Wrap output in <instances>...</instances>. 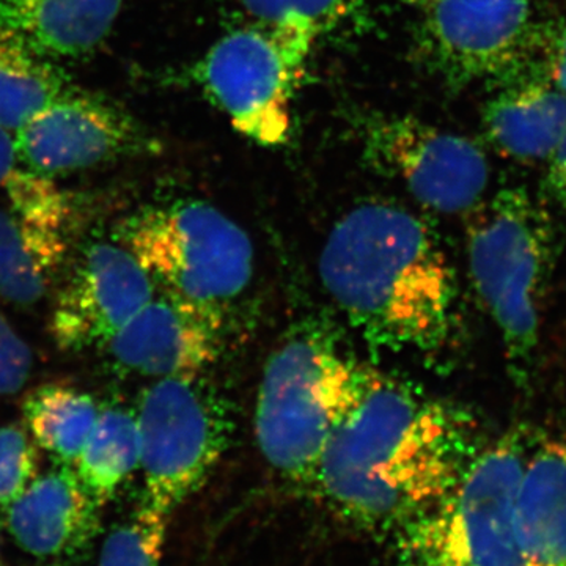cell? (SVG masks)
I'll return each mask as SVG.
<instances>
[{
	"label": "cell",
	"mask_w": 566,
	"mask_h": 566,
	"mask_svg": "<svg viewBox=\"0 0 566 566\" xmlns=\"http://www.w3.org/2000/svg\"><path fill=\"white\" fill-rule=\"evenodd\" d=\"M483 446L464 406L368 368L314 483L349 520L395 531L441 501Z\"/></svg>",
	"instance_id": "1"
},
{
	"label": "cell",
	"mask_w": 566,
	"mask_h": 566,
	"mask_svg": "<svg viewBox=\"0 0 566 566\" xmlns=\"http://www.w3.org/2000/svg\"><path fill=\"white\" fill-rule=\"evenodd\" d=\"M318 270L371 348L430 354L455 334V270L430 223L401 205L367 200L346 211L327 234Z\"/></svg>",
	"instance_id": "2"
},
{
	"label": "cell",
	"mask_w": 566,
	"mask_h": 566,
	"mask_svg": "<svg viewBox=\"0 0 566 566\" xmlns=\"http://www.w3.org/2000/svg\"><path fill=\"white\" fill-rule=\"evenodd\" d=\"M472 283L504 344L506 370L527 392L538 367L539 331L556 259V230L542 202L505 188L468 212Z\"/></svg>",
	"instance_id": "3"
},
{
	"label": "cell",
	"mask_w": 566,
	"mask_h": 566,
	"mask_svg": "<svg viewBox=\"0 0 566 566\" xmlns=\"http://www.w3.org/2000/svg\"><path fill=\"white\" fill-rule=\"evenodd\" d=\"M367 374L322 327L294 329L268 359L256 395L255 438L268 464L294 482L314 483Z\"/></svg>",
	"instance_id": "4"
},
{
	"label": "cell",
	"mask_w": 566,
	"mask_h": 566,
	"mask_svg": "<svg viewBox=\"0 0 566 566\" xmlns=\"http://www.w3.org/2000/svg\"><path fill=\"white\" fill-rule=\"evenodd\" d=\"M536 431L516 424L482 447L436 504L395 528L398 566H520L515 510Z\"/></svg>",
	"instance_id": "5"
},
{
	"label": "cell",
	"mask_w": 566,
	"mask_h": 566,
	"mask_svg": "<svg viewBox=\"0 0 566 566\" xmlns=\"http://www.w3.org/2000/svg\"><path fill=\"white\" fill-rule=\"evenodd\" d=\"M115 241L164 292L222 312L251 285V237L203 200L150 205L123 219Z\"/></svg>",
	"instance_id": "6"
},
{
	"label": "cell",
	"mask_w": 566,
	"mask_h": 566,
	"mask_svg": "<svg viewBox=\"0 0 566 566\" xmlns=\"http://www.w3.org/2000/svg\"><path fill=\"white\" fill-rule=\"evenodd\" d=\"M142 504L172 516L226 455L237 431L230 401L203 375L156 379L136 412Z\"/></svg>",
	"instance_id": "7"
},
{
	"label": "cell",
	"mask_w": 566,
	"mask_h": 566,
	"mask_svg": "<svg viewBox=\"0 0 566 566\" xmlns=\"http://www.w3.org/2000/svg\"><path fill=\"white\" fill-rule=\"evenodd\" d=\"M312 50L296 36L240 25L193 62L186 77L241 136L279 147L292 136L293 96Z\"/></svg>",
	"instance_id": "8"
},
{
	"label": "cell",
	"mask_w": 566,
	"mask_h": 566,
	"mask_svg": "<svg viewBox=\"0 0 566 566\" xmlns=\"http://www.w3.org/2000/svg\"><path fill=\"white\" fill-rule=\"evenodd\" d=\"M532 0H434L416 28L417 61L452 88L497 82L545 51Z\"/></svg>",
	"instance_id": "9"
},
{
	"label": "cell",
	"mask_w": 566,
	"mask_h": 566,
	"mask_svg": "<svg viewBox=\"0 0 566 566\" xmlns=\"http://www.w3.org/2000/svg\"><path fill=\"white\" fill-rule=\"evenodd\" d=\"M365 161L442 214L474 210L485 199L490 163L476 142L409 115L378 114L359 125Z\"/></svg>",
	"instance_id": "10"
},
{
	"label": "cell",
	"mask_w": 566,
	"mask_h": 566,
	"mask_svg": "<svg viewBox=\"0 0 566 566\" xmlns=\"http://www.w3.org/2000/svg\"><path fill=\"white\" fill-rule=\"evenodd\" d=\"M14 144L18 163L48 178L155 151L132 114L76 85L18 129Z\"/></svg>",
	"instance_id": "11"
},
{
	"label": "cell",
	"mask_w": 566,
	"mask_h": 566,
	"mask_svg": "<svg viewBox=\"0 0 566 566\" xmlns=\"http://www.w3.org/2000/svg\"><path fill=\"white\" fill-rule=\"evenodd\" d=\"M155 286L132 252L117 241L88 245L55 297L52 338L65 352L106 346L150 303Z\"/></svg>",
	"instance_id": "12"
},
{
	"label": "cell",
	"mask_w": 566,
	"mask_h": 566,
	"mask_svg": "<svg viewBox=\"0 0 566 566\" xmlns=\"http://www.w3.org/2000/svg\"><path fill=\"white\" fill-rule=\"evenodd\" d=\"M223 314L167 292L129 319L106 348L126 371L151 378L203 375L221 353Z\"/></svg>",
	"instance_id": "13"
},
{
	"label": "cell",
	"mask_w": 566,
	"mask_h": 566,
	"mask_svg": "<svg viewBox=\"0 0 566 566\" xmlns=\"http://www.w3.org/2000/svg\"><path fill=\"white\" fill-rule=\"evenodd\" d=\"M102 509L73 465L61 464L36 476L3 516L11 538L24 553L40 560H63L96 538Z\"/></svg>",
	"instance_id": "14"
},
{
	"label": "cell",
	"mask_w": 566,
	"mask_h": 566,
	"mask_svg": "<svg viewBox=\"0 0 566 566\" xmlns=\"http://www.w3.org/2000/svg\"><path fill=\"white\" fill-rule=\"evenodd\" d=\"M483 107V129L495 150L521 163L547 161L566 133V95L542 62L504 80Z\"/></svg>",
	"instance_id": "15"
},
{
	"label": "cell",
	"mask_w": 566,
	"mask_h": 566,
	"mask_svg": "<svg viewBox=\"0 0 566 566\" xmlns=\"http://www.w3.org/2000/svg\"><path fill=\"white\" fill-rule=\"evenodd\" d=\"M125 0H0V40L59 63L87 57L111 35Z\"/></svg>",
	"instance_id": "16"
},
{
	"label": "cell",
	"mask_w": 566,
	"mask_h": 566,
	"mask_svg": "<svg viewBox=\"0 0 566 566\" xmlns=\"http://www.w3.org/2000/svg\"><path fill=\"white\" fill-rule=\"evenodd\" d=\"M520 566H566V441L536 434L515 510Z\"/></svg>",
	"instance_id": "17"
},
{
	"label": "cell",
	"mask_w": 566,
	"mask_h": 566,
	"mask_svg": "<svg viewBox=\"0 0 566 566\" xmlns=\"http://www.w3.org/2000/svg\"><path fill=\"white\" fill-rule=\"evenodd\" d=\"M66 251L63 230L0 208V297L18 305L39 303L50 292Z\"/></svg>",
	"instance_id": "18"
},
{
	"label": "cell",
	"mask_w": 566,
	"mask_h": 566,
	"mask_svg": "<svg viewBox=\"0 0 566 566\" xmlns=\"http://www.w3.org/2000/svg\"><path fill=\"white\" fill-rule=\"evenodd\" d=\"M140 433L136 415L123 408L99 411L73 468L82 485L104 506L140 468Z\"/></svg>",
	"instance_id": "19"
},
{
	"label": "cell",
	"mask_w": 566,
	"mask_h": 566,
	"mask_svg": "<svg viewBox=\"0 0 566 566\" xmlns=\"http://www.w3.org/2000/svg\"><path fill=\"white\" fill-rule=\"evenodd\" d=\"M99 411L92 395L66 385L32 390L22 406L25 428L36 447L62 464L73 465L87 441Z\"/></svg>",
	"instance_id": "20"
},
{
	"label": "cell",
	"mask_w": 566,
	"mask_h": 566,
	"mask_svg": "<svg viewBox=\"0 0 566 566\" xmlns=\"http://www.w3.org/2000/svg\"><path fill=\"white\" fill-rule=\"evenodd\" d=\"M73 87L59 63L0 40V126L17 133Z\"/></svg>",
	"instance_id": "21"
},
{
	"label": "cell",
	"mask_w": 566,
	"mask_h": 566,
	"mask_svg": "<svg viewBox=\"0 0 566 566\" xmlns=\"http://www.w3.org/2000/svg\"><path fill=\"white\" fill-rule=\"evenodd\" d=\"M241 25L266 29L315 44L363 14V0H230Z\"/></svg>",
	"instance_id": "22"
},
{
	"label": "cell",
	"mask_w": 566,
	"mask_h": 566,
	"mask_svg": "<svg viewBox=\"0 0 566 566\" xmlns=\"http://www.w3.org/2000/svg\"><path fill=\"white\" fill-rule=\"evenodd\" d=\"M169 520L140 502L104 539L98 566H161Z\"/></svg>",
	"instance_id": "23"
},
{
	"label": "cell",
	"mask_w": 566,
	"mask_h": 566,
	"mask_svg": "<svg viewBox=\"0 0 566 566\" xmlns=\"http://www.w3.org/2000/svg\"><path fill=\"white\" fill-rule=\"evenodd\" d=\"M39 476V450L20 424L0 427V513Z\"/></svg>",
	"instance_id": "24"
},
{
	"label": "cell",
	"mask_w": 566,
	"mask_h": 566,
	"mask_svg": "<svg viewBox=\"0 0 566 566\" xmlns=\"http://www.w3.org/2000/svg\"><path fill=\"white\" fill-rule=\"evenodd\" d=\"M31 371V349L0 315V397L20 392Z\"/></svg>",
	"instance_id": "25"
},
{
	"label": "cell",
	"mask_w": 566,
	"mask_h": 566,
	"mask_svg": "<svg viewBox=\"0 0 566 566\" xmlns=\"http://www.w3.org/2000/svg\"><path fill=\"white\" fill-rule=\"evenodd\" d=\"M543 62L551 80L556 82L566 95V0L564 17L547 32Z\"/></svg>",
	"instance_id": "26"
},
{
	"label": "cell",
	"mask_w": 566,
	"mask_h": 566,
	"mask_svg": "<svg viewBox=\"0 0 566 566\" xmlns=\"http://www.w3.org/2000/svg\"><path fill=\"white\" fill-rule=\"evenodd\" d=\"M546 163L547 191L557 207L566 214V133Z\"/></svg>",
	"instance_id": "27"
},
{
	"label": "cell",
	"mask_w": 566,
	"mask_h": 566,
	"mask_svg": "<svg viewBox=\"0 0 566 566\" xmlns=\"http://www.w3.org/2000/svg\"><path fill=\"white\" fill-rule=\"evenodd\" d=\"M18 166H20V163H18L14 134L0 126V188Z\"/></svg>",
	"instance_id": "28"
},
{
	"label": "cell",
	"mask_w": 566,
	"mask_h": 566,
	"mask_svg": "<svg viewBox=\"0 0 566 566\" xmlns=\"http://www.w3.org/2000/svg\"><path fill=\"white\" fill-rule=\"evenodd\" d=\"M409 2H415L417 6H428V3L434 2V0H409Z\"/></svg>",
	"instance_id": "29"
},
{
	"label": "cell",
	"mask_w": 566,
	"mask_h": 566,
	"mask_svg": "<svg viewBox=\"0 0 566 566\" xmlns=\"http://www.w3.org/2000/svg\"><path fill=\"white\" fill-rule=\"evenodd\" d=\"M0 566H3V565H2V560H0Z\"/></svg>",
	"instance_id": "30"
}]
</instances>
